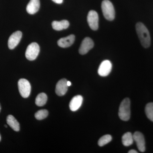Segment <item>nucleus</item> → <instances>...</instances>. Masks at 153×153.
Masks as SVG:
<instances>
[{
    "instance_id": "obj_12",
    "label": "nucleus",
    "mask_w": 153,
    "mask_h": 153,
    "mask_svg": "<svg viewBox=\"0 0 153 153\" xmlns=\"http://www.w3.org/2000/svg\"><path fill=\"white\" fill-rule=\"evenodd\" d=\"M75 40V36L74 35H71L70 36L60 38L57 41V44L59 47L62 48H67L71 46L74 43Z\"/></svg>"
},
{
    "instance_id": "obj_22",
    "label": "nucleus",
    "mask_w": 153,
    "mask_h": 153,
    "mask_svg": "<svg viewBox=\"0 0 153 153\" xmlns=\"http://www.w3.org/2000/svg\"><path fill=\"white\" fill-rule=\"evenodd\" d=\"M52 1L56 4H62L63 1V0H52Z\"/></svg>"
},
{
    "instance_id": "obj_15",
    "label": "nucleus",
    "mask_w": 153,
    "mask_h": 153,
    "mask_svg": "<svg viewBox=\"0 0 153 153\" xmlns=\"http://www.w3.org/2000/svg\"><path fill=\"white\" fill-rule=\"evenodd\" d=\"M69 26V23L67 20H62L60 22L54 21L52 23V27L53 29L57 31H60L66 29Z\"/></svg>"
},
{
    "instance_id": "obj_23",
    "label": "nucleus",
    "mask_w": 153,
    "mask_h": 153,
    "mask_svg": "<svg viewBox=\"0 0 153 153\" xmlns=\"http://www.w3.org/2000/svg\"><path fill=\"white\" fill-rule=\"evenodd\" d=\"M128 153H137V152L136 151L134 150H130L128 152Z\"/></svg>"
},
{
    "instance_id": "obj_6",
    "label": "nucleus",
    "mask_w": 153,
    "mask_h": 153,
    "mask_svg": "<svg viewBox=\"0 0 153 153\" xmlns=\"http://www.w3.org/2000/svg\"><path fill=\"white\" fill-rule=\"evenodd\" d=\"M87 22L91 30H97L98 29V15L96 11H89L87 16Z\"/></svg>"
},
{
    "instance_id": "obj_26",
    "label": "nucleus",
    "mask_w": 153,
    "mask_h": 153,
    "mask_svg": "<svg viewBox=\"0 0 153 153\" xmlns=\"http://www.w3.org/2000/svg\"><path fill=\"white\" fill-rule=\"evenodd\" d=\"M4 126L6 128H7V125H4Z\"/></svg>"
},
{
    "instance_id": "obj_7",
    "label": "nucleus",
    "mask_w": 153,
    "mask_h": 153,
    "mask_svg": "<svg viewBox=\"0 0 153 153\" xmlns=\"http://www.w3.org/2000/svg\"><path fill=\"white\" fill-rule=\"evenodd\" d=\"M94 46V44L92 39L88 37L84 38L79 48V54L82 55H85L93 48Z\"/></svg>"
},
{
    "instance_id": "obj_2",
    "label": "nucleus",
    "mask_w": 153,
    "mask_h": 153,
    "mask_svg": "<svg viewBox=\"0 0 153 153\" xmlns=\"http://www.w3.org/2000/svg\"><path fill=\"white\" fill-rule=\"evenodd\" d=\"M130 100L129 99H124L120 106L119 117L121 120L128 121L130 118Z\"/></svg>"
},
{
    "instance_id": "obj_9",
    "label": "nucleus",
    "mask_w": 153,
    "mask_h": 153,
    "mask_svg": "<svg viewBox=\"0 0 153 153\" xmlns=\"http://www.w3.org/2000/svg\"><path fill=\"white\" fill-rule=\"evenodd\" d=\"M22 33L21 31H16L12 34L9 38L8 45L9 49H14L17 45L22 39Z\"/></svg>"
},
{
    "instance_id": "obj_18",
    "label": "nucleus",
    "mask_w": 153,
    "mask_h": 153,
    "mask_svg": "<svg viewBox=\"0 0 153 153\" xmlns=\"http://www.w3.org/2000/svg\"><path fill=\"white\" fill-rule=\"evenodd\" d=\"M47 100V96L46 94H39L36 100V104L38 106H44L46 104Z\"/></svg>"
},
{
    "instance_id": "obj_3",
    "label": "nucleus",
    "mask_w": 153,
    "mask_h": 153,
    "mask_svg": "<svg viewBox=\"0 0 153 153\" xmlns=\"http://www.w3.org/2000/svg\"><path fill=\"white\" fill-rule=\"evenodd\" d=\"M102 10L105 19L113 21L115 18V10L112 3L108 0H104L102 3Z\"/></svg>"
},
{
    "instance_id": "obj_16",
    "label": "nucleus",
    "mask_w": 153,
    "mask_h": 153,
    "mask_svg": "<svg viewBox=\"0 0 153 153\" xmlns=\"http://www.w3.org/2000/svg\"><path fill=\"white\" fill-rule=\"evenodd\" d=\"M7 123L10 127L16 131L20 130V125L18 121L12 115H9L7 118Z\"/></svg>"
},
{
    "instance_id": "obj_10",
    "label": "nucleus",
    "mask_w": 153,
    "mask_h": 153,
    "mask_svg": "<svg viewBox=\"0 0 153 153\" xmlns=\"http://www.w3.org/2000/svg\"><path fill=\"white\" fill-rule=\"evenodd\" d=\"M133 138L136 143L137 146L139 150L141 152H143L146 150L144 137L142 133L139 131H136L134 133Z\"/></svg>"
},
{
    "instance_id": "obj_14",
    "label": "nucleus",
    "mask_w": 153,
    "mask_h": 153,
    "mask_svg": "<svg viewBox=\"0 0 153 153\" xmlns=\"http://www.w3.org/2000/svg\"><path fill=\"white\" fill-rule=\"evenodd\" d=\"M40 7V0H30L27 7V11L28 13L33 15L39 10Z\"/></svg>"
},
{
    "instance_id": "obj_8",
    "label": "nucleus",
    "mask_w": 153,
    "mask_h": 153,
    "mask_svg": "<svg viewBox=\"0 0 153 153\" xmlns=\"http://www.w3.org/2000/svg\"><path fill=\"white\" fill-rule=\"evenodd\" d=\"M112 69V64L108 60L102 61L99 67L98 74L102 76H108L111 71Z\"/></svg>"
},
{
    "instance_id": "obj_4",
    "label": "nucleus",
    "mask_w": 153,
    "mask_h": 153,
    "mask_svg": "<svg viewBox=\"0 0 153 153\" xmlns=\"http://www.w3.org/2000/svg\"><path fill=\"white\" fill-rule=\"evenodd\" d=\"M18 87L20 94L24 98H27L31 92V87L27 79H21L18 82Z\"/></svg>"
},
{
    "instance_id": "obj_17",
    "label": "nucleus",
    "mask_w": 153,
    "mask_h": 153,
    "mask_svg": "<svg viewBox=\"0 0 153 153\" xmlns=\"http://www.w3.org/2000/svg\"><path fill=\"white\" fill-rule=\"evenodd\" d=\"M134 140L133 135L131 133H126L122 137V143L125 146H129L132 144Z\"/></svg>"
},
{
    "instance_id": "obj_20",
    "label": "nucleus",
    "mask_w": 153,
    "mask_h": 153,
    "mask_svg": "<svg viewBox=\"0 0 153 153\" xmlns=\"http://www.w3.org/2000/svg\"><path fill=\"white\" fill-rule=\"evenodd\" d=\"M111 140H112V137L110 135H105L100 139L98 140V144L100 146H103L105 145L110 142Z\"/></svg>"
},
{
    "instance_id": "obj_21",
    "label": "nucleus",
    "mask_w": 153,
    "mask_h": 153,
    "mask_svg": "<svg viewBox=\"0 0 153 153\" xmlns=\"http://www.w3.org/2000/svg\"><path fill=\"white\" fill-rule=\"evenodd\" d=\"M48 111L46 109L41 110L38 111L35 114V116L36 119L42 120L46 118L48 116Z\"/></svg>"
},
{
    "instance_id": "obj_24",
    "label": "nucleus",
    "mask_w": 153,
    "mask_h": 153,
    "mask_svg": "<svg viewBox=\"0 0 153 153\" xmlns=\"http://www.w3.org/2000/svg\"><path fill=\"white\" fill-rule=\"evenodd\" d=\"M67 85H68V86H70L71 85V82H70V81H67Z\"/></svg>"
},
{
    "instance_id": "obj_5",
    "label": "nucleus",
    "mask_w": 153,
    "mask_h": 153,
    "mask_svg": "<svg viewBox=\"0 0 153 153\" xmlns=\"http://www.w3.org/2000/svg\"><path fill=\"white\" fill-rule=\"evenodd\" d=\"M40 52V47L36 43H33L28 46L26 50V57L28 60H33L38 57Z\"/></svg>"
},
{
    "instance_id": "obj_19",
    "label": "nucleus",
    "mask_w": 153,
    "mask_h": 153,
    "mask_svg": "<svg viewBox=\"0 0 153 153\" xmlns=\"http://www.w3.org/2000/svg\"><path fill=\"white\" fill-rule=\"evenodd\" d=\"M145 112L148 118L153 122V102H150L146 105Z\"/></svg>"
},
{
    "instance_id": "obj_1",
    "label": "nucleus",
    "mask_w": 153,
    "mask_h": 153,
    "mask_svg": "<svg viewBox=\"0 0 153 153\" xmlns=\"http://www.w3.org/2000/svg\"><path fill=\"white\" fill-rule=\"evenodd\" d=\"M136 30L142 45L145 48L149 47L151 38L147 28L143 23L138 22L136 25Z\"/></svg>"
},
{
    "instance_id": "obj_25",
    "label": "nucleus",
    "mask_w": 153,
    "mask_h": 153,
    "mask_svg": "<svg viewBox=\"0 0 153 153\" xmlns=\"http://www.w3.org/2000/svg\"><path fill=\"white\" fill-rule=\"evenodd\" d=\"M1 104H0V112H1Z\"/></svg>"
},
{
    "instance_id": "obj_27",
    "label": "nucleus",
    "mask_w": 153,
    "mask_h": 153,
    "mask_svg": "<svg viewBox=\"0 0 153 153\" xmlns=\"http://www.w3.org/2000/svg\"><path fill=\"white\" fill-rule=\"evenodd\" d=\"M1 135H0V141H1Z\"/></svg>"
},
{
    "instance_id": "obj_11",
    "label": "nucleus",
    "mask_w": 153,
    "mask_h": 153,
    "mask_svg": "<svg viewBox=\"0 0 153 153\" xmlns=\"http://www.w3.org/2000/svg\"><path fill=\"white\" fill-rule=\"evenodd\" d=\"M67 80L66 79H60L57 82L55 88L56 94L59 96L65 95L68 90Z\"/></svg>"
},
{
    "instance_id": "obj_13",
    "label": "nucleus",
    "mask_w": 153,
    "mask_h": 153,
    "mask_svg": "<svg viewBox=\"0 0 153 153\" xmlns=\"http://www.w3.org/2000/svg\"><path fill=\"white\" fill-rule=\"evenodd\" d=\"M83 98L81 95L74 96L69 103V108L71 111H75L79 109L82 105Z\"/></svg>"
}]
</instances>
